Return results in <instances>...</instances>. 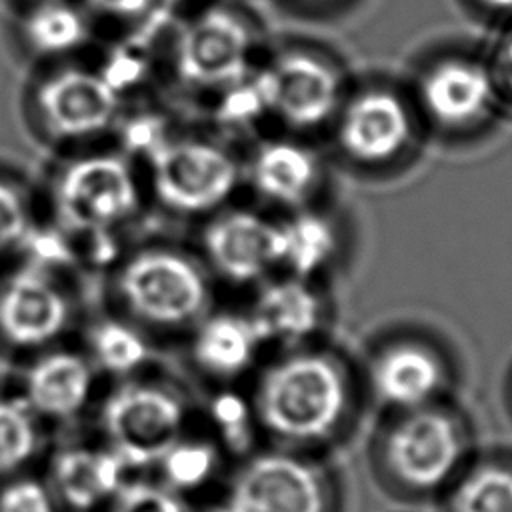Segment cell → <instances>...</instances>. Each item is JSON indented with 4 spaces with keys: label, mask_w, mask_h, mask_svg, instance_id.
Segmentation results:
<instances>
[{
    "label": "cell",
    "mask_w": 512,
    "mask_h": 512,
    "mask_svg": "<svg viewBox=\"0 0 512 512\" xmlns=\"http://www.w3.org/2000/svg\"><path fill=\"white\" fill-rule=\"evenodd\" d=\"M40 198L74 260L84 256L104 270L148 202L140 162L118 144L56 156Z\"/></svg>",
    "instance_id": "cell-1"
},
{
    "label": "cell",
    "mask_w": 512,
    "mask_h": 512,
    "mask_svg": "<svg viewBox=\"0 0 512 512\" xmlns=\"http://www.w3.org/2000/svg\"><path fill=\"white\" fill-rule=\"evenodd\" d=\"M268 446L320 454L350 430L356 384L348 366L322 348L284 350L266 364L250 394Z\"/></svg>",
    "instance_id": "cell-2"
},
{
    "label": "cell",
    "mask_w": 512,
    "mask_h": 512,
    "mask_svg": "<svg viewBox=\"0 0 512 512\" xmlns=\"http://www.w3.org/2000/svg\"><path fill=\"white\" fill-rule=\"evenodd\" d=\"M474 432L452 404L386 414L368 448L380 492L400 502H440L474 456Z\"/></svg>",
    "instance_id": "cell-3"
},
{
    "label": "cell",
    "mask_w": 512,
    "mask_h": 512,
    "mask_svg": "<svg viewBox=\"0 0 512 512\" xmlns=\"http://www.w3.org/2000/svg\"><path fill=\"white\" fill-rule=\"evenodd\" d=\"M198 254L164 240L124 246L106 268V310L150 338L188 334L212 308V280Z\"/></svg>",
    "instance_id": "cell-4"
},
{
    "label": "cell",
    "mask_w": 512,
    "mask_h": 512,
    "mask_svg": "<svg viewBox=\"0 0 512 512\" xmlns=\"http://www.w3.org/2000/svg\"><path fill=\"white\" fill-rule=\"evenodd\" d=\"M32 140L56 156L108 144L124 120V92L104 70L76 60L30 68L20 96Z\"/></svg>",
    "instance_id": "cell-5"
},
{
    "label": "cell",
    "mask_w": 512,
    "mask_h": 512,
    "mask_svg": "<svg viewBox=\"0 0 512 512\" xmlns=\"http://www.w3.org/2000/svg\"><path fill=\"white\" fill-rule=\"evenodd\" d=\"M86 320L68 266L18 258L0 268V358L20 364L76 340Z\"/></svg>",
    "instance_id": "cell-6"
},
{
    "label": "cell",
    "mask_w": 512,
    "mask_h": 512,
    "mask_svg": "<svg viewBox=\"0 0 512 512\" xmlns=\"http://www.w3.org/2000/svg\"><path fill=\"white\" fill-rule=\"evenodd\" d=\"M196 512H342V488L320 454L260 446L232 462Z\"/></svg>",
    "instance_id": "cell-7"
},
{
    "label": "cell",
    "mask_w": 512,
    "mask_h": 512,
    "mask_svg": "<svg viewBox=\"0 0 512 512\" xmlns=\"http://www.w3.org/2000/svg\"><path fill=\"white\" fill-rule=\"evenodd\" d=\"M194 424L186 390L152 370L106 384L88 422L136 474H146Z\"/></svg>",
    "instance_id": "cell-8"
},
{
    "label": "cell",
    "mask_w": 512,
    "mask_h": 512,
    "mask_svg": "<svg viewBox=\"0 0 512 512\" xmlns=\"http://www.w3.org/2000/svg\"><path fill=\"white\" fill-rule=\"evenodd\" d=\"M146 196L176 218H208L228 206L244 172L236 154L206 136L170 132L140 160Z\"/></svg>",
    "instance_id": "cell-9"
},
{
    "label": "cell",
    "mask_w": 512,
    "mask_h": 512,
    "mask_svg": "<svg viewBox=\"0 0 512 512\" xmlns=\"http://www.w3.org/2000/svg\"><path fill=\"white\" fill-rule=\"evenodd\" d=\"M254 24L236 8L210 4L180 24L172 40V74L190 92L216 94L256 62Z\"/></svg>",
    "instance_id": "cell-10"
},
{
    "label": "cell",
    "mask_w": 512,
    "mask_h": 512,
    "mask_svg": "<svg viewBox=\"0 0 512 512\" xmlns=\"http://www.w3.org/2000/svg\"><path fill=\"white\" fill-rule=\"evenodd\" d=\"M8 382L26 406L58 436L88 426L106 382L78 338L16 364Z\"/></svg>",
    "instance_id": "cell-11"
},
{
    "label": "cell",
    "mask_w": 512,
    "mask_h": 512,
    "mask_svg": "<svg viewBox=\"0 0 512 512\" xmlns=\"http://www.w3.org/2000/svg\"><path fill=\"white\" fill-rule=\"evenodd\" d=\"M270 116L294 132L332 124L344 96V76L334 60L310 48H284L258 64Z\"/></svg>",
    "instance_id": "cell-12"
},
{
    "label": "cell",
    "mask_w": 512,
    "mask_h": 512,
    "mask_svg": "<svg viewBox=\"0 0 512 512\" xmlns=\"http://www.w3.org/2000/svg\"><path fill=\"white\" fill-rule=\"evenodd\" d=\"M40 470L62 512H104L136 476L90 426L54 436Z\"/></svg>",
    "instance_id": "cell-13"
},
{
    "label": "cell",
    "mask_w": 512,
    "mask_h": 512,
    "mask_svg": "<svg viewBox=\"0 0 512 512\" xmlns=\"http://www.w3.org/2000/svg\"><path fill=\"white\" fill-rule=\"evenodd\" d=\"M332 126L336 144L348 160L380 168L396 162L412 146L416 110L392 86H364L344 96Z\"/></svg>",
    "instance_id": "cell-14"
},
{
    "label": "cell",
    "mask_w": 512,
    "mask_h": 512,
    "mask_svg": "<svg viewBox=\"0 0 512 512\" xmlns=\"http://www.w3.org/2000/svg\"><path fill=\"white\" fill-rule=\"evenodd\" d=\"M200 260L230 284L268 280L278 268V220L252 208H222L204 218Z\"/></svg>",
    "instance_id": "cell-15"
},
{
    "label": "cell",
    "mask_w": 512,
    "mask_h": 512,
    "mask_svg": "<svg viewBox=\"0 0 512 512\" xmlns=\"http://www.w3.org/2000/svg\"><path fill=\"white\" fill-rule=\"evenodd\" d=\"M500 94L488 60L446 56L434 60L418 78V110L438 128L470 130L492 116Z\"/></svg>",
    "instance_id": "cell-16"
},
{
    "label": "cell",
    "mask_w": 512,
    "mask_h": 512,
    "mask_svg": "<svg viewBox=\"0 0 512 512\" xmlns=\"http://www.w3.org/2000/svg\"><path fill=\"white\" fill-rule=\"evenodd\" d=\"M446 358L430 344L400 338L378 348L368 364V392L386 412L444 402L450 388Z\"/></svg>",
    "instance_id": "cell-17"
},
{
    "label": "cell",
    "mask_w": 512,
    "mask_h": 512,
    "mask_svg": "<svg viewBox=\"0 0 512 512\" xmlns=\"http://www.w3.org/2000/svg\"><path fill=\"white\" fill-rule=\"evenodd\" d=\"M242 172L264 202L288 212L310 206L324 180L320 154L292 136L260 142Z\"/></svg>",
    "instance_id": "cell-18"
},
{
    "label": "cell",
    "mask_w": 512,
    "mask_h": 512,
    "mask_svg": "<svg viewBox=\"0 0 512 512\" xmlns=\"http://www.w3.org/2000/svg\"><path fill=\"white\" fill-rule=\"evenodd\" d=\"M186 336L190 364L216 386H234L252 372L266 346L248 312L210 310Z\"/></svg>",
    "instance_id": "cell-19"
},
{
    "label": "cell",
    "mask_w": 512,
    "mask_h": 512,
    "mask_svg": "<svg viewBox=\"0 0 512 512\" xmlns=\"http://www.w3.org/2000/svg\"><path fill=\"white\" fill-rule=\"evenodd\" d=\"M12 14V44L32 68L74 60L92 40L94 22L76 0H44Z\"/></svg>",
    "instance_id": "cell-20"
},
{
    "label": "cell",
    "mask_w": 512,
    "mask_h": 512,
    "mask_svg": "<svg viewBox=\"0 0 512 512\" xmlns=\"http://www.w3.org/2000/svg\"><path fill=\"white\" fill-rule=\"evenodd\" d=\"M248 314L264 344L288 350L306 346L320 332L326 306L314 280L284 274L262 282Z\"/></svg>",
    "instance_id": "cell-21"
},
{
    "label": "cell",
    "mask_w": 512,
    "mask_h": 512,
    "mask_svg": "<svg viewBox=\"0 0 512 512\" xmlns=\"http://www.w3.org/2000/svg\"><path fill=\"white\" fill-rule=\"evenodd\" d=\"M232 466L222 446L200 426L182 434L146 472L194 506L210 498Z\"/></svg>",
    "instance_id": "cell-22"
},
{
    "label": "cell",
    "mask_w": 512,
    "mask_h": 512,
    "mask_svg": "<svg viewBox=\"0 0 512 512\" xmlns=\"http://www.w3.org/2000/svg\"><path fill=\"white\" fill-rule=\"evenodd\" d=\"M78 342L106 384L152 370L156 340L106 308L94 318L86 316Z\"/></svg>",
    "instance_id": "cell-23"
},
{
    "label": "cell",
    "mask_w": 512,
    "mask_h": 512,
    "mask_svg": "<svg viewBox=\"0 0 512 512\" xmlns=\"http://www.w3.org/2000/svg\"><path fill=\"white\" fill-rule=\"evenodd\" d=\"M338 248L334 220L312 206L278 220V268L284 274L316 280L334 262Z\"/></svg>",
    "instance_id": "cell-24"
},
{
    "label": "cell",
    "mask_w": 512,
    "mask_h": 512,
    "mask_svg": "<svg viewBox=\"0 0 512 512\" xmlns=\"http://www.w3.org/2000/svg\"><path fill=\"white\" fill-rule=\"evenodd\" d=\"M440 502L444 512H512V450H476Z\"/></svg>",
    "instance_id": "cell-25"
},
{
    "label": "cell",
    "mask_w": 512,
    "mask_h": 512,
    "mask_svg": "<svg viewBox=\"0 0 512 512\" xmlns=\"http://www.w3.org/2000/svg\"><path fill=\"white\" fill-rule=\"evenodd\" d=\"M52 440L54 434L14 388L0 384V482L40 468Z\"/></svg>",
    "instance_id": "cell-26"
},
{
    "label": "cell",
    "mask_w": 512,
    "mask_h": 512,
    "mask_svg": "<svg viewBox=\"0 0 512 512\" xmlns=\"http://www.w3.org/2000/svg\"><path fill=\"white\" fill-rule=\"evenodd\" d=\"M42 198L32 182L0 164V268L18 260L40 228Z\"/></svg>",
    "instance_id": "cell-27"
},
{
    "label": "cell",
    "mask_w": 512,
    "mask_h": 512,
    "mask_svg": "<svg viewBox=\"0 0 512 512\" xmlns=\"http://www.w3.org/2000/svg\"><path fill=\"white\" fill-rule=\"evenodd\" d=\"M204 430L222 446L232 462L248 456L262 444L250 394L234 386H216L202 408Z\"/></svg>",
    "instance_id": "cell-28"
},
{
    "label": "cell",
    "mask_w": 512,
    "mask_h": 512,
    "mask_svg": "<svg viewBox=\"0 0 512 512\" xmlns=\"http://www.w3.org/2000/svg\"><path fill=\"white\" fill-rule=\"evenodd\" d=\"M212 96L214 122L224 130L246 132L264 120H272L268 92L258 64L248 74L224 86Z\"/></svg>",
    "instance_id": "cell-29"
},
{
    "label": "cell",
    "mask_w": 512,
    "mask_h": 512,
    "mask_svg": "<svg viewBox=\"0 0 512 512\" xmlns=\"http://www.w3.org/2000/svg\"><path fill=\"white\" fill-rule=\"evenodd\" d=\"M104 512H196V506L148 474H136Z\"/></svg>",
    "instance_id": "cell-30"
},
{
    "label": "cell",
    "mask_w": 512,
    "mask_h": 512,
    "mask_svg": "<svg viewBox=\"0 0 512 512\" xmlns=\"http://www.w3.org/2000/svg\"><path fill=\"white\" fill-rule=\"evenodd\" d=\"M0 512H62L40 468L0 482Z\"/></svg>",
    "instance_id": "cell-31"
},
{
    "label": "cell",
    "mask_w": 512,
    "mask_h": 512,
    "mask_svg": "<svg viewBox=\"0 0 512 512\" xmlns=\"http://www.w3.org/2000/svg\"><path fill=\"white\" fill-rule=\"evenodd\" d=\"M90 18H104L116 24H144L160 18L166 8L160 0H80Z\"/></svg>",
    "instance_id": "cell-32"
},
{
    "label": "cell",
    "mask_w": 512,
    "mask_h": 512,
    "mask_svg": "<svg viewBox=\"0 0 512 512\" xmlns=\"http://www.w3.org/2000/svg\"><path fill=\"white\" fill-rule=\"evenodd\" d=\"M500 100L512 102V30L500 40L496 52L488 60Z\"/></svg>",
    "instance_id": "cell-33"
},
{
    "label": "cell",
    "mask_w": 512,
    "mask_h": 512,
    "mask_svg": "<svg viewBox=\"0 0 512 512\" xmlns=\"http://www.w3.org/2000/svg\"><path fill=\"white\" fill-rule=\"evenodd\" d=\"M484 10H490L494 14H512V0H476Z\"/></svg>",
    "instance_id": "cell-34"
},
{
    "label": "cell",
    "mask_w": 512,
    "mask_h": 512,
    "mask_svg": "<svg viewBox=\"0 0 512 512\" xmlns=\"http://www.w3.org/2000/svg\"><path fill=\"white\" fill-rule=\"evenodd\" d=\"M10 4L12 10L16 8H22V6H28V4H36V2H44V0H6Z\"/></svg>",
    "instance_id": "cell-35"
},
{
    "label": "cell",
    "mask_w": 512,
    "mask_h": 512,
    "mask_svg": "<svg viewBox=\"0 0 512 512\" xmlns=\"http://www.w3.org/2000/svg\"><path fill=\"white\" fill-rule=\"evenodd\" d=\"M180 2H186V0H160V4L168 10V8H176Z\"/></svg>",
    "instance_id": "cell-36"
},
{
    "label": "cell",
    "mask_w": 512,
    "mask_h": 512,
    "mask_svg": "<svg viewBox=\"0 0 512 512\" xmlns=\"http://www.w3.org/2000/svg\"><path fill=\"white\" fill-rule=\"evenodd\" d=\"M304 2H326V0H304Z\"/></svg>",
    "instance_id": "cell-37"
}]
</instances>
